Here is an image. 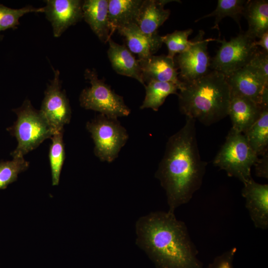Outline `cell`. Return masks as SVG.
Here are the masks:
<instances>
[{
  "label": "cell",
  "mask_w": 268,
  "mask_h": 268,
  "mask_svg": "<svg viewBox=\"0 0 268 268\" xmlns=\"http://www.w3.org/2000/svg\"><path fill=\"white\" fill-rule=\"evenodd\" d=\"M196 121L186 118L184 126L169 138L155 173L172 213L191 200L201 187L206 171L207 163L200 154Z\"/></svg>",
  "instance_id": "1"
},
{
  "label": "cell",
  "mask_w": 268,
  "mask_h": 268,
  "mask_svg": "<svg viewBox=\"0 0 268 268\" xmlns=\"http://www.w3.org/2000/svg\"><path fill=\"white\" fill-rule=\"evenodd\" d=\"M136 244L156 268H203L187 226L174 213L155 211L135 224Z\"/></svg>",
  "instance_id": "2"
},
{
  "label": "cell",
  "mask_w": 268,
  "mask_h": 268,
  "mask_svg": "<svg viewBox=\"0 0 268 268\" xmlns=\"http://www.w3.org/2000/svg\"><path fill=\"white\" fill-rule=\"evenodd\" d=\"M177 95L181 113L205 126L228 116L230 91L225 75L219 72L212 70L199 79L183 82Z\"/></svg>",
  "instance_id": "3"
},
{
  "label": "cell",
  "mask_w": 268,
  "mask_h": 268,
  "mask_svg": "<svg viewBox=\"0 0 268 268\" xmlns=\"http://www.w3.org/2000/svg\"><path fill=\"white\" fill-rule=\"evenodd\" d=\"M17 119L7 129L17 142L15 149L11 153L13 158L24 157L30 151L38 147L45 140L51 138L55 133L39 110L35 109L29 100L13 109Z\"/></svg>",
  "instance_id": "4"
},
{
  "label": "cell",
  "mask_w": 268,
  "mask_h": 268,
  "mask_svg": "<svg viewBox=\"0 0 268 268\" xmlns=\"http://www.w3.org/2000/svg\"><path fill=\"white\" fill-rule=\"evenodd\" d=\"M258 158L244 134L231 128L213 163L244 184L252 178L251 168Z\"/></svg>",
  "instance_id": "5"
},
{
  "label": "cell",
  "mask_w": 268,
  "mask_h": 268,
  "mask_svg": "<svg viewBox=\"0 0 268 268\" xmlns=\"http://www.w3.org/2000/svg\"><path fill=\"white\" fill-rule=\"evenodd\" d=\"M84 76L90 86L83 89L80 94L79 100L82 107L117 119L130 114L131 110L125 104L123 97L116 93L104 81L99 79L95 69H86Z\"/></svg>",
  "instance_id": "6"
},
{
  "label": "cell",
  "mask_w": 268,
  "mask_h": 268,
  "mask_svg": "<svg viewBox=\"0 0 268 268\" xmlns=\"http://www.w3.org/2000/svg\"><path fill=\"white\" fill-rule=\"evenodd\" d=\"M86 128L93 140L94 154L101 161H114L129 138L126 129L118 119L100 114L88 122Z\"/></svg>",
  "instance_id": "7"
},
{
  "label": "cell",
  "mask_w": 268,
  "mask_h": 268,
  "mask_svg": "<svg viewBox=\"0 0 268 268\" xmlns=\"http://www.w3.org/2000/svg\"><path fill=\"white\" fill-rule=\"evenodd\" d=\"M221 43L211 62L210 68L227 76L248 65L259 50L256 40L241 32L229 41L216 40Z\"/></svg>",
  "instance_id": "8"
},
{
  "label": "cell",
  "mask_w": 268,
  "mask_h": 268,
  "mask_svg": "<svg viewBox=\"0 0 268 268\" xmlns=\"http://www.w3.org/2000/svg\"><path fill=\"white\" fill-rule=\"evenodd\" d=\"M53 78L48 85L44 93L39 112L54 133L63 131L69 124L71 110L69 101L62 89L60 71L53 69Z\"/></svg>",
  "instance_id": "9"
},
{
  "label": "cell",
  "mask_w": 268,
  "mask_h": 268,
  "mask_svg": "<svg viewBox=\"0 0 268 268\" xmlns=\"http://www.w3.org/2000/svg\"><path fill=\"white\" fill-rule=\"evenodd\" d=\"M204 32L200 30L190 48L174 58L177 68L180 70L179 79L182 82L195 80L210 71L207 45L210 41L215 39H204Z\"/></svg>",
  "instance_id": "10"
},
{
  "label": "cell",
  "mask_w": 268,
  "mask_h": 268,
  "mask_svg": "<svg viewBox=\"0 0 268 268\" xmlns=\"http://www.w3.org/2000/svg\"><path fill=\"white\" fill-rule=\"evenodd\" d=\"M225 77L230 95L247 98L263 107L268 106V83L249 66Z\"/></svg>",
  "instance_id": "11"
},
{
  "label": "cell",
  "mask_w": 268,
  "mask_h": 268,
  "mask_svg": "<svg viewBox=\"0 0 268 268\" xmlns=\"http://www.w3.org/2000/svg\"><path fill=\"white\" fill-rule=\"evenodd\" d=\"M45 1L44 13L52 25L55 37H60L68 28L83 19L82 0H47Z\"/></svg>",
  "instance_id": "12"
},
{
  "label": "cell",
  "mask_w": 268,
  "mask_h": 268,
  "mask_svg": "<svg viewBox=\"0 0 268 268\" xmlns=\"http://www.w3.org/2000/svg\"><path fill=\"white\" fill-rule=\"evenodd\" d=\"M242 196L254 226L263 230L268 228V185L256 182L253 178L243 184Z\"/></svg>",
  "instance_id": "13"
},
{
  "label": "cell",
  "mask_w": 268,
  "mask_h": 268,
  "mask_svg": "<svg viewBox=\"0 0 268 268\" xmlns=\"http://www.w3.org/2000/svg\"><path fill=\"white\" fill-rule=\"evenodd\" d=\"M145 84L151 81L169 82L176 84L180 90L183 82L179 79V73L174 60L167 55L150 56L138 60Z\"/></svg>",
  "instance_id": "14"
},
{
  "label": "cell",
  "mask_w": 268,
  "mask_h": 268,
  "mask_svg": "<svg viewBox=\"0 0 268 268\" xmlns=\"http://www.w3.org/2000/svg\"><path fill=\"white\" fill-rule=\"evenodd\" d=\"M266 106H261L244 97L230 95L228 115L232 122L231 128L245 133L259 118Z\"/></svg>",
  "instance_id": "15"
},
{
  "label": "cell",
  "mask_w": 268,
  "mask_h": 268,
  "mask_svg": "<svg viewBox=\"0 0 268 268\" xmlns=\"http://www.w3.org/2000/svg\"><path fill=\"white\" fill-rule=\"evenodd\" d=\"M170 0H143L140 7L135 24L140 30L148 37L158 34L157 30L170 15V10L164 5Z\"/></svg>",
  "instance_id": "16"
},
{
  "label": "cell",
  "mask_w": 268,
  "mask_h": 268,
  "mask_svg": "<svg viewBox=\"0 0 268 268\" xmlns=\"http://www.w3.org/2000/svg\"><path fill=\"white\" fill-rule=\"evenodd\" d=\"M117 31L125 38L130 52L138 56V60L144 59L153 55L163 44L161 36L159 34L148 37L135 23L127 25Z\"/></svg>",
  "instance_id": "17"
},
{
  "label": "cell",
  "mask_w": 268,
  "mask_h": 268,
  "mask_svg": "<svg viewBox=\"0 0 268 268\" xmlns=\"http://www.w3.org/2000/svg\"><path fill=\"white\" fill-rule=\"evenodd\" d=\"M83 19L102 43L112 35L108 19V0H85L82 4Z\"/></svg>",
  "instance_id": "18"
},
{
  "label": "cell",
  "mask_w": 268,
  "mask_h": 268,
  "mask_svg": "<svg viewBox=\"0 0 268 268\" xmlns=\"http://www.w3.org/2000/svg\"><path fill=\"white\" fill-rule=\"evenodd\" d=\"M108 42L107 55L113 69L118 74L134 78L145 86L138 60L125 45L111 39Z\"/></svg>",
  "instance_id": "19"
},
{
  "label": "cell",
  "mask_w": 268,
  "mask_h": 268,
  "mask_svg": "<svg viewBox=\"0 0 268 268\" xmlns=\"http://www.w3.org/2000/svg\"><path fill=\"white\" fill-rule=\"evenodd\" d=\"M143 0H108V19L112 35L118 29L135 23Z\"/></svg>",
  "instance_id": "20"
},
{
  "label": "cell",
  "mask_w": 268,
  "mask_h": 268,
  "mask_svg": "<svg viewBox=\"0 0 268 268\" xmlns=\"http://www.w3.org/2000/svg\"><path fill=\"white\" fill-rule=\"evenodd\" d=\"M243 15L248 23V29L246 33L252 39H259L268 31L267 0H247Z\"/></svg>",
  "instance_id": "21"
},
{
  "label": "cell",
  "mask_w": 268,
  "mask_h": 268,
  "mask_svg": "<svg viewBox=\"0 0 268 268\" xmlns=\"http://www.w3.org/2000/svg\"><path fill=\"white\" fill-rule=\"evenodd\" d=\"M244 134L258 156L268 152V106L263 108L259 118Z\"/></svg>",
  "instance_id": "22"
},
{
  "label": "cell",
  "mask_w": 268,
  "mask_h": 268,
  "mask_svg": "<svg viewBox=\"0 0 268 268\" xmlns=\"http://www.w3.org/2000/svg\"><path fill=\"white\" fill-rule=\"evenodd\" d=\"M145 96L140 109H152L157 111L170 94H178V86L174 83L151 81L145 85Z\"/></svg>",
  "instance_id": "23"
},
{
  "label": "cell",
  "mask_w": 268,
  "mask_h": 268,
  "mask_svg": "<svg viewBox=\"0 0 268 268\" xmlns=\"http://www.w3.org/2000/svg\"><path fill=\"white\" fill-rule=\"evenodd\" d=\"M245 0H218L215 9L211 13L198 18L195 22L209 17H215L214 25L212 29L219 31V23L225 17H230L239 24V19L243 15L245 4Z\"/></svg>",
  "instance_id": "24"
},
{
  "label": "cell",
  "mask_w": 268,
  "mask_h": 268,
  "mask_svg": "<svg viewBox=\"0 0 268 268\" xmlns=\"http://www.w3.org/2000/svg\"><path fill=\"white\" fill-rule=\"evenodd\" d=\"M51 139L49 160L52 182L53 186H57L59 184L61 173L65 159L63 131L55 133L51 137Z\"/></svg>",
  "instance_id": "25"
},
{
  "label": "cell",
  "mask_w": 268,
  "mask_h": 268,
  "mask_svg": "<svg viewBox=\"0 0 268 268\" xmlns=\"http://www.w3.org/2000/svg\"><path fill=\"white\" fill-rule=\"evenodd\" d=\"M30 12L44 13V8L27 5L19 9H13L0 3V33L7 29L16 28L19 25L20 17ZM1 37L0 34V39Z\"/></svg>",
  "instance_id": "26"
},
{
  "label": "cell",
  "mask_w": 268,
  "mask_h": 268,
  "mask_svg": "<svg viewBox=\"0 0 268 268\" xmlns=\"http://www.w3.org/2000/svg\"><path fill=\"white\" fill-rule=\"evenodd\" d=\"M29 166V162L24 157L0 162V190L16 181L19 174L26 170Z\"/></svg>",
  "instance_id": "27"
},
{
  "label": "cell",
  "mask_w": 268,
  "mask_h": 268,
  "mask_svg": "<svg viewBox=\"0 0 268 268\" xmlns=\"http://www.w3.org/2000/svg\"><path fill=\"white\" fill-rule=\"evenodd\" d=\"M193 31L191 28L185 30H175L171 33L161 36L162 43H165L168 48L167 56L174 59L177 54L189 49L193 42V40L189 41L188 37Z\"/></svg>",
  "instance_id": "28"
},
{
  "label": "cell",
  "mask_w": 268,
  "mask_h": 268,
  "mask_svg": "<svg viewBox=\"0 0 268 268\" xmlns=\"http://www.w3.org/2000/svg\"><path fill=\"white\" fill-rule=\"evenodd\" d=\"M247 66L268 83V52L259 49Z\"/></svg>",
  "instance_id": "29"
},
{
  "label": "cell",
  "mask_w": 268,
  "mask_h": 268,
  "mask_svg": "<svg viewBox=\"0 0 268 268\" xmlns=\"http://www.w3.org/2000/svg\"><path fill=\"white\" fill-rule=\"evenodd\" d=\"M236 252V248H232L216 257L207 268H234L233 261Z\"/></svg>",
  "instance_id": "30"
},
{
  "label": "cell",
  "mask_w": 268,
  "mask_h": 268,
  "mask_svg": "<svg viewBox=\"0 0 268 268\" xmlns=\"http://www.w3.org/2000/svg\"><path fill=\"white\" fill-rule=\"evenodd\" d=\"M255 166L256 175L259 177L268 178V152L258 158Z\"/></svg>",
  "instance_id": "31"
},
{
  "label": "cell",
  "mask_w": 268,
  "mask_h": 268,
  "mask_svg": "<svg viewBox=\"0 0 268 268\" xmlns=\"http://www.w3.org/2000/svg\"><path fill=\"white\" fill-rule=\"evenodd\" d=\"M258 41H256L255 45L258 47L261 46L263 50L268 52V31L265 33Z\"/></svg>",
  "instance_id": "32"
}]
</instances>
